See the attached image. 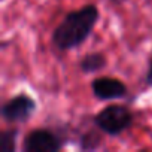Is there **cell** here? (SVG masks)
Masks as SVG:
<instances>
[{
    "instance_id": "6da1fadb",
    "label": "cell",
    "mask_w": 152,
    "mask_h": 152,
    "mask_svg": "<svg viewBox=\"0 0 152 152\" xmlns=\"http://www.w3.org/2000/svg\"><path fill=\"white\" fill-rule=\"evenodd\" d=\"M100 12L96 5H85L69 12L52 33V43L60 51H69L82 45L93 33Z\"/></svg>"
},
{
    "instance_id": "7a4b0ae2",
    "label": "cell",
    "mask_w": 152,
    "mask_h": 152,
    "mask_svg": "<svg viewBox=\"0 0 152 152\" xmlns=\"http://www.w3.org/2000/svg\"><path fill=\"white\" fill-rule=\"evenodd\" d=\"M133 112L127 106L110 104L94 116V124L99 130L109 136H119L133 124Z\"/></svg>"
},
{
    "instance_id": "3957f363",
    "label": "cell",
    "mask_w": 152,
    "mask_h": 152,
    "mask_svg": "<svg viewBox=\"0 0 152 152\" xmlns=\"http://www.w3.org/2000/svg\"><path fill=\"white\" fill-rule=\"evenodd\" d=\"M66 143V137L60 131L49 128H37L30 131L23 143L24 152H57Z\"/></svg>"
},
{
    "instance_id": "277c9868",
    "label": "cell",
    "mask_w": 152,
    "mask_h": 152,
    "mask_svg": "<svg viewBox=\"0 0 152 152\" xmlns=\"http://www.w3.org/2000/svg\"><path fill=\"white\" fill-rule=\"evenodd\" d=\"M36 110V102L27 94H18L2 106V116L8 122H26Z\"/></svg>"
},
{
    "instance_id": "5b68a950",
    "label": "cell",
    "mask_w": 152,
    "mask_h": 152,
    "mask_svg": "<svg viewBox=\"0 0 152 152\" xmlns=\"http://www.w3.org/2000/svg\"><path fill=\"white\" fill-rule=\"evenodd\" d=\"M91 90L96 99L99 100H115L127 94V87L122 81L110 76H100L93 79Z\"/></svg>"
},
{
    "instance_id": "8992f818",
    "label": "cell",
    "mask_w": 152,
    "mask_h": 152,
    "mask_svg": "<svg viewBox=\"0 0 152 152\" xmlns=\"http://www.w3.org/2000/svg\"><path fill=\"white\" fill-rule=\"evenodd\" d=\"M106 57L102 52H88L79 63V69L84 73H96L106 66Z\"/></svg>"
},
{
    "instance_id": "52a82bcc",
    "label": "cell",
    "mask_w": 152,
    "mask_h": 152,
    "mask_svg": "<svg viewBox=\"0 0 152 152\" xmlns=\"http://www.w3.org/2000/svg\"><path fill=\"white\" fill-rule=\"evenodd\" d=\"M17 136H18L17 128H9L2 131V134H0V151L14 152L17 149Z\"/></svg>"
},
{
    "instance_id": "ba28073f",
    "label": "cell",
    "mask_w": 152,
    "mask_h": 152,
    "mask_svg": "<svg viewBox=\"0 0 152 152\" xmlns=\"http://www.w3.org/2000/svg\"><path fill=\"white\" fill-rule=\"evenodd\" d=\"M100 145V137L97 133H88L85 136H82L81 139V148L88 151V149H96Z\"/></svg>"
},
{
    "instance_id": "9c48e42d",
    "label": "cell",
    "mask_w": 152,
    "mask_h": 152,
    "mask_svg": "<svg viewBox=\"0 0 152 152\" xmlns=\"http://www.w3.org/2000/svg\"><path fill=\"white\" fill-rule=\"evenodd\" d=\"M146 84L152 85V54L149 58V67H148V73H146Z\"/></svg>"
},
{
    "instance_id": "30bf717a",
    "label": "cell",
    "mask_w": 152,
    "mask_h": 152,
    "mask_svg": "<svg viewBox=\"0 0 152 152\" xmlns=\"http://www.w3.org/2000/svg\"><path fill=\"white\" fill-rule=\"evenodd\" d=\"M113 3H116V5H121V3H124V2H127V0H112Z\"/></svg>"
}]
</instances>
